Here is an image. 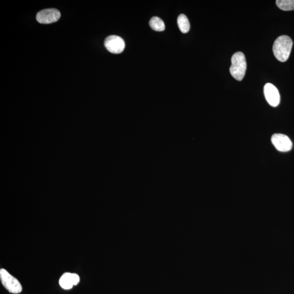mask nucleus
I'll use <instances>...</instances> for the list:
<instances>
[{"label":"nucleus","mask_w":294,"mask_h":294,"mask_svg":"<svg viewBox=\"0 0 294 294\" xmlns=\"http://www.w3.org/2000/svg\"><path fill=\"white\" fill-rule=\"evenodd\" d=\"M293 41L290 37L285 35L279 37L274 42L273 54L279 61L286 62L290 56Z\"/></svg>","instance_id":"f257e3e1"},{"label":"nucleus","mask_w":294,"mask_h":294,"mask_svg":"<svg viewBox=\"0 0 294 294\" xmlns=\"http://www.w3.org/2000/svg\"><path fill=\"white\" fill-rule=\"evenodd\" d=\"M232 65L230 67V73L238 81H242L247 69V63L245 55L242 52L235 53L232 57Z\"/></svg>","instance_id":"f03ea898"},{"label":"nucleus","mask_w":294,"mask_h":294,"mask_svg":"<svg viewBox=\"0 0 294 294\" xmlns=\"http://www.w3.org/2000/svg\"><path fill=\"white\" fill-rule=\"evenodd\" d=\"M0 279L3 286L9 293L19 294L22 292L23 288L21 283L6 270L2 269L0 271Z\"/></svg>","instance_id":"7ed1b4c3"},{"label":"nucleus","mask_w":294,"mask_h":294,"mask_svg":"<svg viewBox=\"0 0 294 294\" xmlns=\"http://www.w3.org/2000/svg\"><path fill=\"white\" fill-rule=\"evenodd\" d=\"M60 18V12L55 8L44 9L38 12L36 16L37 22L42 24L55 23L59 21Z\"/></svg>","instance_id":"20e7f679"},{"label":"nucleus","mask_w":294,"mask_h":294,"mask_svg":"<svg viewBox=\"0 0 294 294\" xmlns=\"http://www.w3.org/2000/svg\"><path fill=\"white\" fill-rule=\"evenodd\" d=\"M104 45L107 50L114 54L122 53L125 47L124 41L117 36H110L106 38Z\"/></svg>","instance_id":"39448f33"},{"label":"nucleus","mask_w":294,"mask_h":294,"mask_svg":"<svg viewBox=\"0 0 294 294\" xmlns=\"http://www.w3.org/2000/svg\"><path fill=\"white\" fill-rule=\"evenodd\" d=\"M271 142L274 147L279 152H287L290 151L293 148L291 139L286 135L274 134L271 137Z\"/></svg>","instance_id":"423d86ee"},{"label":"nucleus","mask_w":294,"mask_h":294,"mask_svg":"<svg viewBox=\"0 0 294 294\" xmlns=\"http://www.w3.org/2000/svg\"><path fill=\"white\" fill-rule=\"evenodd\" d=\"M264 93L269 105L277 107L280 103V94L276 87L271 84H267L264 88Z\"/></svg>","instance_id":"0eeeda50"},{"label":"nucleus","mask_w":294,"mask_h":294,"mask_svg":"<svg viewBox=\"0 0 294 294\" xmlns=\"http://www.w3.org/2000/svg\"><path fill=\"white\" fill-rule=\"evenodd\" d=\"M80 282V277L75 273H65L63 274L60 279V285L66 290L73 288L74 286L77 285Z\"/></svg>","instance_id":"6e6552de"},{"label":"nucleus","mask_w":294,"mask_h":294,"mask_svg":"<svg viewBox=\"0 0 294 294\" xmlns=\"http://www.w3.org/2000/svg\"><path fill=\"white\" fill-rule=\"evenodd\" d=\"M178 27L181 31L183 33H186L189 31L190 24L187 17L184 14H181L177 19Z\"/></svg>","instance_id":"1a4fd4ad"},{"label":"nucleus","mask_w":294,"mask_h":294,"mask_svg":"<svg viewBox=\"0 0 294 294\" xmlns=\"http://www.w3.org/2000/svg\"><path fill=\"white\" fill-rule=\"evenodd\" d=\"M149 25L153 30L158 32L164 31L165 29L164 22L160 18L157 17H154L151 19Z\"/></svg>","instance_id":"9d476101"},{"label":"nucleus","mask_w":294,"mask_h":294,"mask_svg":"<svg viewBox=\"0 0 294 294\" xmlns=\"http://www.w3.org/2000/svg\"><path fill=\"white\" fill-rule=\"evenodd\" d=\"M276 4L283 11L294 10V0H277Z\"/></svg>","instance_id":"9b49d317"}]
</instances>
